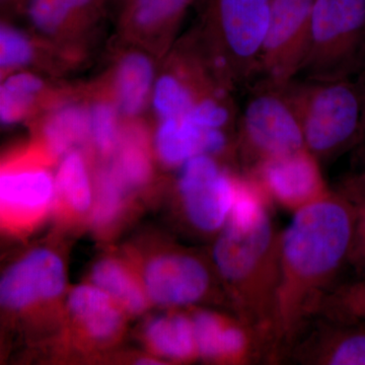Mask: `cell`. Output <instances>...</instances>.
Listing matches in <instances>:
<instances>
[{
	"instance_id": "2e32d148",
	"label": "cell",
	"mask_w": 365,
	"mask_h": 365,
	"mask_svg": "<svg viewBox=\"0 0 365 365\" xmlns=\"http://www.w3.org/2000/svg\"><path fill=\"white\" fill-rule=\"evenodd\" d=\"M195 1L197 0H131L125 6V28L140 35L174 33Z\"/></svg>"
},
{
	"instance_id": "83f0119b",
	"label": "cell",
	"mask_w": 365,
	"mask_h": 365,
	"mask_svg": "<svg viewBox=\"0 0 365 365\" xmlns=\"http://www.w3.org/2000/svg\"><path fill=\"white\" fill-rule=\"evenodd\" d=\"M91 136L103 153H112L118 143V116L115 106L100 101L91 108Z\"/></svg>"
},
{
	"instance_id": "cb8c5ba5",
	"label": "cell",
	"mask_w": 365,
	"mask_h": 365,
	"mask_svg": "<svg viewBox=\"0 0 365 365\" xmlns=\"http://www.w3.org/2000/svg\"><path fill=\"white\" fill-rule=\"evenodd\" d=\"M56 187L72 208L85 211L90 207V182L85 162L78 151H71L62 160L57 174Z\"/></svg>"
},
{
	"instance_id": "6da1fadb",
	"label": "cell",
	"mask_w": 365,
	"mask_h": 365,
	"mask_svg": "<svg viewBox=\"0 0 365 365\" xmlns=\"http://www.w3.org/2000/svg\"><path fill=\"white\" fill-rule=\"evenodd\" d=\"M355 220L356 206L338 190L295 212L281 234L274 361L287 356L338 287L349 264Z\"/></svg>"
},
{
	"instance_id": "4dcf8cb0",
	"label": "cell",
	"mask_w": 365,
	"mask_h": 365,
	"mask_svg": "<svg viewBox=\"0 0 365 365\" xmlns=\"http://www.w3.org/2000/svg\"><path fill=\"white\" fill-rule=\"evenodd\" d=\"M339 191L353 203H365V163L359 172L346 178L341 182Z\"/></svg>"
},
{
	"instance_id": "9c48e42d",
	"label": "cell",
	"mask_w": 365,
	"mask_h": 365,
	"mask_svg": "<svg viewBox=\"0 0 365 365\" xmlns=\"http://www.w3.org/2000/svg\"><path fill=\"white\" fill-rule=\"evenodd\" d=\"M273 205L294 213L332 193L322 163L307 148L270 158L247 170Z\"/></svg>"
},
{
	"instance_id": "44dd1931",
	"label": "cell",
	"mask_w": 365,
	"mask_h": 365,
	"mask_svg": "<svg viewBox=\"0 0 365 365\" xmlns=\"http://www.w3.org/2000/svg\"><path fill=\"white\" fill-rule=\"evenodd\" d=\"M148 337L158 351L172 359L188 360L198 353L193 319L181 314L151 322Z\"/></svg>"
},
{
	"instance_id": "e575fe53",
	"label": "cell",
	"mask_w": 365,
	"mask_h": 365,
	"mask_svg": "<svg viewBox=\"0 0 365 365\" xmlns=\"http://www.w3.org/2000/svg\"><path fill=\"white\" fill-rule=\"evenodd\" d=\"M118 2H121V4H124L126 6L127 4L131 1V0H116Z\"/></svg>"
},
{
	"instance_id": "9a60e30c",
	"label": "cell",
	"mask_w": 365,
	"mask_h": 365,
	"mask_svg": "<svg viewBox=\"0 0 365 365\" xmlns=\"http://www.w3.org/2000/svg\"><path fill=\"white\" fill-rule=\"evenodd\" d=\"M104 4L105 0H28L25 11L38 32L56 36L97 20Z\"/></svg>"
},
{
	"instance_id": "484cf974",
	"label": "cell",
	"mask_w": 365,
	"mask_h": 365,
	"mask_svg": "<svg viewBox=\"0 0 365 365\" xmlns=\"http://www.w3.org/2000/svg\"><path fill=\"white\" fill-rule=\"evenodd\" d=\"M319 314L341 321L365 323V277L336 287L327 297Z\"/></svg>"
},
{
	"instance_id": "e0dca14e",
	"label": "cell",
	"mask_w": 365,
	"mask_h": 365,
	"mask_svg": "<svg viewBox=\"0 0 365 365\" xmlns=\"http://www.w3.org/2000/svg\"><path fill=\"white\" fill-rule=\"evenodd\" d=\"M153 81V66L143 52L127 53L120 60L116 73V93L120 110L135 116L143 110Z\"/></svg>"
},
{
	"instance_id": "7a4b0ae2",
	"label": "cell",
	"mask_w": 365,
	"mask_h": 365,
	"mask_svg": "<svg viewBox=\"0 0 365 365\" xmlns=\"http://www.w3.org/2000/svg\"><path fill=\"white\" fill-rule=\"evenodd\" d=\"M281 234L272 212L244 225L227 223L213 248L218 273L232 292L237 317L260 335L274 361Z\"/></svg>"
},
{
	"instance_id": "d4e9b609",
	"label": "cell",
	"mask_w": 365,
	"mask_h": 365,
	"mask_svg": "<svg viewBox=\"0 0 365 365\" xmlns=\"http://www.w3.org/2000/svg\"><path fill=\"white\" fill-rule=\"evenodd\" d=\"M116 172L131 186L143 185L150 178V160L140 129L133 127L125 134Z\"/></svg>"
},
{
	"instance_id": "30bf717a",
	"label": "cell",
	"mask_w": 365,
	"mask_h": 365,
	"mask_svg": "<svg viewBox=\"0 0 365 365\" xmlns=\"http://www.w3.org/2000/svg\"><path fill=\"white\" fill-rule=\"evenodd\" d=\"M287 356L302 364L365 365V323L317 316Z\"/></svg>"
},
{
	"instance_id": "d6986e66",
	"label": "cell",
	"mask_w": 365,
	"mask_h": 365,
	"mask_svg": "<svg viewBox=\"0 0 365 365\" xmlns=\"http://www.w3.org/2000/svg\"><path fill=\"white\" fill-rule=\"evenodd\" d=\"M69 307L88 332L98 339L112 336L121 323V316L109 295L98 288H76L69 299Z\"/></svg>"
},
{
	"instance_id": "836d02e7",
	"label": "cell",
	"mask_w": 365,
	"mask_h": 365,
	"mask_svg": "<svg viewBox=\"0 0 365 365\" xmlns=\"http://www.w3.org/2000/svg\"><path fill=\"white\" fill-rule=\"evenodd\" d=\"M141 364H160V362L155 361V360H150V359H143L140 361Z\"/></svg>"
},
{
	"instance_id": "ac0fdd59",
	"label": "cell",
	"mask_w": 365,
	"mask_h": 365,
	"mask_svg": "<svg viewBox=\"0 0 365 365\" xmlns=\"http://www.w3.org/2000/svg\"><path fill=\"white\" fill-rule=\"evenodd\" d=\"M54 182L46 170L30 169L2 173V204L20 209L42 207L51 200Z\"/></svg>"
},
{
	"instance_id": "ba28073f",
	"label": "cell",
	"mask_w": 365,
	"mask_h": 365,
	"mask_svg": "<svg viewBox=\"0 0 365 365\" xmlns=\"http://www.w3.org/2000/svg\"><path fill=\"white\" fill-rule=\"evenodd\" d=\"M235 173L223 169L213 155H198L182 165L179 192L192 225L215 232L227 225L235 198Z\"/></svg>"
},
{
	"instance_id": "603a6c76",
	"label": "cell",
	"mask_w": 365,
	"mask_h": 365,
	"mask_svg": "<svg viewBox=\"0 0 365 365\" xmlns=\"http://www.w3.org/2000/svg\"><path fill=\"white\" fill-rule=\"evenodd\" d=\"M93 279L101 289L119 300L129 311L139 313L145 307V297L140 287L116 262L105 260L97 264Z\"/></svg>"
},
{
	"instance_id": "277c9868",
	"label": "cell",
	"mask_w": 365,
	"mask_h": 365,
	"mask_svg": "<svg viewBox=\"0 0 365 365\" xmlns=\"http://www.w3.org/2000/svg\"><path fill=\"white\" fill-rule=\"evenodd\" d=\"M287 91L299 117L304 145L328 163L356 148L362 133L361 91L356 79L289 81Z\"/></svg>"
},
{
	"instance_id": "7c38bea8",
	"label": "cell",
	"mask_w": 365,
	"mask_h": 365,
	"mask_svg": "<svg viewBox=\"0 0 365 365\" xmlns=\"http://www.w3.org/2000/svg\"><path fill=\"white\" fill-rule=\"evenodd\" d=\"M196 335L199 353L204 359L232 364L269 361L265 342L239 317L232 319L215 313L206 314L198 322Z\"/></svg>"
},
{
	"instance_id": "d6a6232c",
	"label": "cell",
	"mask_w": 365,
	"mask_h": 365,
	"mask_svg": "<svg viewBox=\"0 0 365 365\" xmlns=\"http://www.w3.org/2000/svg\"><path fill=\"white\" fill-rule=\"evenodd\" d=\"M28 0H1L2 4L6 6H24L25 7Z\"/></svg>"
},
{
	"instance_id": "ffe728a7",
	"label": "cell",
	"mask_w": 365,
	"mask_h": 365,
	"mask_svg": "<svg viewBox=\"0 0 365 365\" xmlns=\"http://www.w3.org/2000/svg\"><path fill=\"white\" fill-rule=\"evenodd\" d=\"M91 135V112L83 106L67 104L47 117L44 136L50 150L62 155Z\"/></svg>"
},
{
	"instance_id": "5b68a950",
	"label": "cell",
	"mask_w": 365,
	"mask_h": 365,
	"mask_svg": "<svg viewBox=\"0 0 365 365\" xmlns=\"http://www.w3.org/2000/svg\"><path fill=\"white\" fill-rule=\"evenodd\" d=\"M365 71V0H316L299 76L356 79Z\"/></svg>"
},
{
	"instance_id": "3957f363",
	"label": "cell",
	"mask_w": 365,
	"mask_h": 365,
	"mask_svg": "<svg viewBox=\"0 0 365 365\" xmlns=\"http://www.w3.org/2000/svg\"><path fill=\"white\" fill-rule=\"evenodd\" d=\"M271 0H202L195 37L232 91L249 88L258 78Z\"/></svg>"
},
{
	"instance_id": "5bb4252c",
	"label": "cell",
	"mask_w": 365,
	"mask_h": 365,
	"mask_svg": "<svg viewBox=\"0 0 365 365\" xmlns=\"http://www.w3.org/2000/svg\"><path fill=\"white\" fill-rule=\"evenodd\" d=\"M230 132L207 128L187 118L160 120L157 133L158 155L170 165H184L198 155L215 157L232 146L235 150V137H230Z\"/></svg>"
},
{
	"instance_id": "52a82bcc",
	"label": "cell",
	"mask_w": 365,
	"mask_h": 365,
	"mask_svg": "<svg viewBox=\"0 0 365 365\" xmlns=\"http://www.w3.org/2000/svg\"><path fill=\"white\" fill-rule=\"evenodd\" d=\"M314 1L271 0L257 81L287 85L299 76L309 43Z\"/></svg>"
},
{
	"instance_id": "f1b7e54d",
	"label": "cell",
	"mask_w": 365,
	"mask_h": 365,
	"mask_svg": "<svg viewBox=\"0 0 365 365\" xmlns=\"http://www.w3.org/2000/svg\"><path fill=\"white\" fill-rule=\"evenodd\" d=\"M122 182L116 170H106L101 175L96 222L104 225L116 215L121 203Z\"/></svg>"
},
{
	"instance_id": "8992f818",
	"label": "cell",
	"mask_w": 365,
	"mask_h": 365,
	"mask_svg": "<svg viewBox=\"0 0 365 365\" xmlns=\"http://www.w3.org/2000/svg\"><path fill=\"white\" fill-rule=\"evenodd\" d=\"M237 116L235 150L244 170L270 158L306 148L287 85L257 81Z\"/></svg>"
},
{
	"instance_id": "f546056e",
	"label": "cell",
	"mask_w": 365,
	"mask_h": 365,
	"mask_svg": "<svg viewBox=\"0 0 365 365\" xmlns=\"http://www.w3.org/2000/svg\"><path fill=\"white\" fill-rule=\"evenodd\" d=\"M354 204L356 206V220L349 264L361 277H365V203Z\"/></svg>"
},
{
	"instance_id": "4316f807",
	"label": "cell",
	"mask_w": 365,
	"mask_h": 365,
	"mask_svg": "<svg viewBox=\"0 0 365 365\" xmlns=\"http://www.w3.org/2000/svg\"><path fill=\"white\" fill-rule=\"evenodd\" d=\"M0 67L2 72L28 66L34 58V47L25 34L7 24L0 28Z\"/></svg>"
},
{
	"instance_id": "8fae6325",
	"label": "cell",
	"mask_w": 365,
	"mask_h": 365,
	"mask_svg": "<svg viewBox=\"0 0 365 365\" xmlns=\"http://www.w3.org/2000/svg\"><path fill=\"white\" fill-rule=\"evenodd\" d=\"M151 299L165 306H188L207 295L210 274L203 262L177 254L151 262L145 274Z\"/></svg>"
},
{
	"instance_id": "7402d4cb",
	"label": "cell",
	"mask_w": 365,
	"mask_h": 365,
	"mask_svg": "<svg viewBox=\"0 0 365 365\" xmlns=\"http://www.w3.org/2000/svg\"><path fill=\"white\" fill-rule=\"evenodd\" d=\"M44 86V81L30 72H20L6 78L0 88L2 123H16L29 116Z\"/></svg>"
},
{
	"instance_id": "1f68e13d",
	"label": "cell",
	"mask_w": 365,
	"mask_h": 365,
	"mask_svg": "<svg viewBox=\"0 0 365 365\" xmlns=\"http://www.w3.org/2000/svg\"><path fill=\"white\" fill-rule=\"evenodd\" d=\"M357 83L361 91L362 105H364V116H362V133L361 138L359 145H357V150H359V155L360 160L365 163V71L356 78Z\"/></svg>"
},
{
	"instance_id": "4fadbf2b",
	"label": "cell",
	"mask_w": 365,
	"mask_h": 365,
	"mask_svg": "<svg viewBox=\"0 0 365 365\" xmlns=\"http://www.w3.org/2000/svg\"><path fill=\"white\" fill-rule=\"evenodd\" d=\"M63 287L62 262L51 252L40 250L7 271L0 285V297L4 306L21 309L56 297Z\"/></svg>"
}]
</instances>
